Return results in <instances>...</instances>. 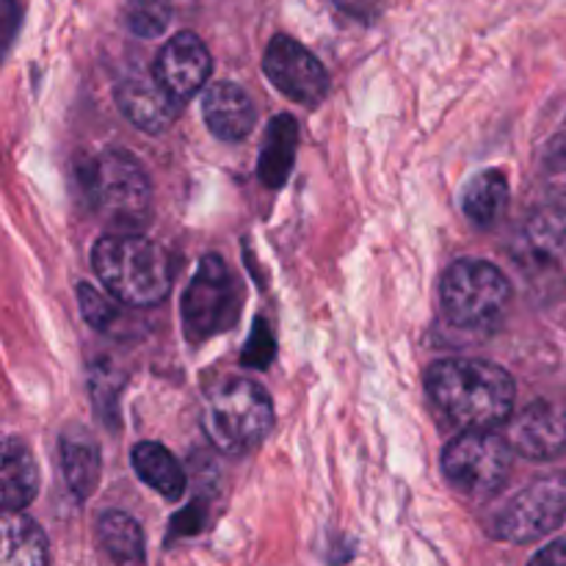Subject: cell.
<instances>
[{
    "label": "cell",
    "mask_w": 566,
    "mask_h": 566,
    "mask_svg": "<svg viewBox=\"0 0 566 566\" xmlns=\"http://www.w3.org/2000/svg\"><path fill=\"white\" fill-rule=\"evenodd\" d=\"M448 484L473 501H490L512 473V446L492 431H464L442 451Z\"/></svg>",
    "instance_id": "52a82bcc"
},
{
    "label": "cell",
    "mask_w": 566,
    "mask_h": 566,
    "mask_svg": "<svg viewBox=\"0 0 566 566\" xmlns=\"http://www.w3.org/2000/svg\"><path fill=\"white\" fill-rule=\"evenodd\" d=\"M133 470H136L138 479L155 490L158 495H164L166 501H177L186 492V470L182 464L166 451L158 442H138L130 453Z\"/></svg>",
    "instance_id": "d6986e66"
},
{
    "label": "cell",
    "mask_w": 566,
    "mask_h": 566,
    "mask_svg": "<svg viewBox=\"0 0 566 566\" xmlns=\"http://www.w3.org/2000/svg\"><path fill=\"white\" fill-rule=\"evenodd\" d=\"M94 274L127 307H155L171 291V260L160 243L142 232H111L94 243Z\"/></svg>",
    "instance_id": "7a4b0ae2"
},
{
    "label": "cell",
    "mask_w": 566,
    "mask_h": 566,
    "mask_svg": "<svg viewBox=\"0 0 566 566\" xmlns=\"http://www.w3.org/2000/svg\"><path fill=\"white\" fill-rule=\"evenodd\" d=\"M426 387L431 401L464 431H492L512 418V374L486 359H440L426 374Z\"/></svg>",
    "instance_id": "6da1fadb"
},
{
    "label": "cell",
    "mask_w": 566,
    "mask_h": 566,
    "mask_svg": "<svg viewBox=\"0 0 566 566\" xmlns=\"http://www.w3.org/2000/svg\"><path fill=\"white\" fill-rule=\"evenodd\" d=\"M202 426L208 440L230 457L254 451L274 429V403L252 379L232 376L210 387Z\"/></svg>",
    "instance_id": "277c9868"
},
{
    "label": "cell",
    "mask_w": 566,
    "mask_h": 566,
    "mask_svg": "<svg viewBox=\"0 0 566 566\" xmlns=\"http://www.w3.org/2000/svg\"><path fill=\"white\" fill-rule=\"evenodd\" d=\"M274 357H276L274 332H271V326L265 324L263 318H258V321H254L252 335H249L247 346H243L241 363L247 365V368L265 370L271 363H274Z\"/></svg>",
    "instance_id": "d4e9b609"
},
{
    "label": "cell",
    "mask_w": 566,
    "mask_h": 566,
    "mask_svg": "<svg viewBox=\"0 0 566 566\" xmlns=\"http://www.w3.org/2000/svg\"><path fill=\"white\" fill-rule=\"evenodd\" d=\"M59 457L72 495L77 501H86L88 495H94L99 484V470H103L97 440L83 426H70V429L61 431Z\"/></svg>",
    "instance_id": "5bb4252c"
},
{
    "label": "cell",
    "mask_w": 566,
    "mask_h": 566,
    "mask_svg": "<svg viewBox=\"0 0 566 566\" xmlns=\"http://www.w3.org/2000/svg\"><path fill=\"white\" fill-rule=\"evenodd\" d=\"M332 3H335L340 11H346V14L357 17V20L370 22L376 20V14H379L381 0H332Z\"/></svg>",
    "instance_id": "484cf974"
},
{
    "label": "cell",
    "mask_w": 566,
    "mask_h": 566,
    "mask_svg": "<svg viewBox=\"0 0 566 566\" xmlns=\"http://www.w3.org/2000/svg\"><path fill=\"white\" fill-rule=\"evenodd\" d=\"M506 442L514 453L536 462L566 457V403L534 401L512 418Z\"/></svg>",
    "instance_id": "30bf717a"
},
{
    "label": "cell",
    "mask_w": 566,
    "mask_h": 566,
    "mask_svg": "<svg viewBox=\"0 0 566 566\" xmlns=\"http://www.w3.org/2000/svg\"><path fill=\"white\" fill-rule=\"evenodd\" d=\"M448 324L470 332L495 329L512 302V285L497 265L486 260H457L440 285Z\"/></svg>",
    "instance_id": "5b68a950"
},
{
    "label": "cell",
    "mask_w": 566,
    "mask_h": 566,
    "mask_svg": "<svg viewBox=\"0 0 566 566\" xmlns=\"http://www.w3.org/2000/svg\"><path fill=\"white\" fill-rule=\"evenodd\" d=\"M241 307L243 291L238 276L219 254H208L182 293V329L188 343L197 346L235 329Z\"/></svg>",
    "instance_id": "8992f818"
},
{
    "label": "cell",
    "mask_w": 566,
    "mask_h": 566,
    "mask_svg": "<svg viewBox=\"0 0 566 566\" xmlns=\"http://www.w3.org/2000/svg\"><path fill=\"white\" fill-rule=\"evenodd\" d=\"M88 210L116 232H138L153 210V188L144 166L125 149L83 158L75 169Z\"/></svg>",
    "instance_id": "3957f363"
},
{
    "label": "cell",
    "mask_w": 566,
    "mask_h": 566,
    "mask_svg": "<svg viewBox=\"0 0 566 566\" xmlns=\"http://www.w3.org/2000/svg\"><path fill=\"white\" fill-rule=\"evenodd\" d=\"M171 11H175V3H171V0H127L125 25L130 28L136 36L155 39L169 28Z\"/></svg>",
    "instance_id": "7402d4cb"
},
{
    "label": "cell",
    "mask_w": 566,
    "mask_h": 566,
    "mask_svg": "<svg viewBox=\"0 0 566 566\" xmlns=\"http://www.w3.org/2000/svg\"><path fill=\"white\" fill-rule=\"evenodd\" d=\"M566 254L564 216H534L517 241V260L525 271H551Z\"/></svg>",
    "instance_id": "9a60e30c"
},
{
    "label": "cell",
    "mask_w": 566,
    "mask_h": 566,
    "mask_svg": "<svg viewBox=\"0 0 566 566\" xmlns=\"http://www.w3.org/2000/svg\"><path fill=\"white\" fill-rule=\"evenodd\" d=\"M528 566H566V542H553L545 551L536 553Z\"/></svg>",
    "instance_id": "4316f807"
},
{
    "label": "cell",
    "mask_w": 566,
    "mask_h": 566,
    "mask_svg": "<svg viewBox=\"0 0 566 566\" xmlns=\"http://www.w3.org/2000/svg\"><path fill=\"white\" fill-rule=\"evenodd\" d=\"M210 70H213V59H210L208 44L197 33L180 31L160 48L153 75L177 99H188L208 83Z\"/></svg>",
    "instance_id": "8fae6325"
},
{
    "label": "cell",
    "mask_w": 566,
    "mask_h": 566,
    "mask_svg": "<svg viewBox=\"0 0 566 566\" xmlns=\"http://www.w3.org/2000/svg\"><path fill=\"white\" fill-rule=\"evenodd\" d=\"M88 390H92L94 409L103 415L105 423L116 420V415H119V396H122L119 370L111 368L108 363H94L92 374H88Z\"/></svg>",
    "instance_id": "603a6c76"
},
{
    "label": "cell",
    "mask_w": 566,
    "mask_h": 566,
    "mask_svg": "<svg viewBox=\"0 0 566 566\" xmlns=\"http://www.w3.org/2000/svg\"><path fill=\"white\" fill-rule=\"evenodd\" d=\"M77 298H81L83 318H86L97 332H111L116 321L122 318L119 304L111 302L105 293L94 291L88 282H81V285H77Z\"/></svg>",
    "instance_id": "cb8c5ba5"
},
{
    "label": "cell",
    "mask_w": 566,
    "mask_h": 566,
    "mask_svg": "<svg viewBox=\"0 0 566 566\" xmlns=\"http://www.w3.org/2000/svg\"><path fill=\"white\" fill-rule=\"evenodd\" d=\"M97 539L116 566H144L147 562L142 525L130 514L105 512L97 523Z\"/></svg>",
    "instance_id": "44dd1931"
},
{
    "label": "cell",
    "mask_w": 566,
    "mask_h": 566,
    "mask_svg": "<svg viewBox=\"0 0 566 566\" xmlns=\"http://www.w3.org/2000/svg\"><path fill=\"white\" fill-rule=\"evenodd\" d=\"M263 72L285 97L302 105H321L329 94V72L318 55L310 53L302 42L276 33L263 55Z\"/></svg>",
    "instance_id": "9c48e42d"
},
{
    "label": "cell",
    "mask_w": 566,
    "mask_h": 566,
    "mask_svg": "<svg viewBox=\"0 0 566 566\" xmlns=\"http://www.w3.org/2000/svg\"><path fill=\"white\" fill-rule=\"evenodd\" d=\"M298 149V122L296 116L280 114L269 122L263 138V153H260L258 175L269 188H282L291 177L296 164Z\"/></svg>",
    "instance_id": "e0dca14e"
},
{
    "label": "cell",
    "mask_w": 566,
    "mask_h": 566,
    "mask_svg": "<svg viewBox=\"0 0 566 566\" xmlns=\"http://www.w3.org/2000/svg\"><path fill=\"white\" fill-rule=\"evenodd\" d=\"M0 566H48V536L22 512L3 514Z\"/></svg>",
    "instance_id": "ac0fdd59"
},
{
    "label": "cell",
    "mask_w": 566,
    "mask_h": 566,
    "mask_svg": "<svg viewBox=\"0 0 566 566\" xmlns=\"http://www.w3.org/2000/svg\"><path fill=\"white\" fill-rule=\"evenodd\" d=\"M180 103L155 75H130L116 86V105L144 133H164L180 116Z\"/></svg>",
    "instance_id": "7c38bea8"
},
{
    "label": "cell",
    "mask_w": 566,
    "mask_h": 566,
    "mask_svg": "<svg viewBox=\"0 0 566 566\" xmlns=\"http://www.w3.org/2000/svg\"><path fill=\"white\" fill-rule=\"evenodd\" d=\"M36 492L39 470L33 453L20 437H9L3 442V459H0V497H3L6 512H22L31 506Z\"/></svg>",
    "instance_id": "2e32d148"
},
{
    "label": "cell",
    "mask_w": 566,
    "mask_h": 566,
    "mask_svg": "<svg viewBox=\"0 0 566 566\" xmlns=\"http://www.w3.org/2000/svg\"><path fill=\"white\" fill-rule=\"evenodd\" d=\"M509 208V180L503 171H479L462 191V210L479 227H495Z\"/></svg>",
    "instance_id": "ffe728a7"
},
{
    "label": "cell",
    "mask_w": 566,
    "mask_h": 566,
    "mask_svg": "<svg viewBox=\"0 0 566 566\" xmlns=\"http://www.w3.org/2000/svg\"><path fill=\"white\" fill-rule=\"evenodd\" d=\"M202 114L213 136H219L221 142H241L258 125V108L252 97L241 86L227 81L205 88Z\"/></svg>",
    "instance_id": "4fadbf2b"
},
{
    "label": "cell",
    "mask_w": 566,
    "mask_h": 566,
    "mask_svg": "<svg viewBox=\"0 0 566 566\" xmlns=\"http://www.w3.org/2000/svg\"><path fill=\"white\" fill-rule=\"evenodd\" d=\"M566 520V470L542 475L534 484L520 490L495 520L490 523V534L501 542L531 545L545 539Z\"/></svg>",
    "instance_id": "ba28073f"
}]
</instances>
